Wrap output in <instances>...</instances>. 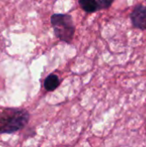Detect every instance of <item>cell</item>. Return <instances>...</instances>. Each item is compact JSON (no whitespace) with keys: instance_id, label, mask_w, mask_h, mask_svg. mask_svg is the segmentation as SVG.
<instances>
[{"instance_id":"cell-1","label":"cell","mask_w":146,"mask_h":147,"mask_svg":"<svg viewBox=\"0 0 146 147\" xmlns=\"http://www.w3.org/2000/svg\"><path fill=\"white\" fill-rule=\"evenodd\" d=\"M30 119L28 110L18 108H4L0 112V134H10L24 128Z\"/></svg>"},{"instance_id":"cell-2","label":"cell","mask_w":146,"mask_h":147,"mask_svg":"<svg viewBox=\"0 0 146 147\" xmlns=\"http://www.w3.org/2000/svg\"><path fill=\"white\" fill-rule=\"evenodd\" d=\"M51 24L55 36L59 40L67 44L72 42L76 32V27L71 15L53 14L51 16Z\"/></svg>"},{"instance_id":"cell-4","label":"cell","mask_w":146,"mask_h":147,"mask_svg":"<svg viewBox=\"0 0 146 147\" xmlns=\"http://www.w3.org/2000/svg\"><path fill=\"white\" fill-rule=\"evenodd\" d=\"M60 84V80L58 75L52 73L49 74L44 80V88L46 91L55 90Z\"/></svg>"},{"instance_id":"cell-3","label":"cell","mask_w":146,"mask_h":147,"mask_svg":"<svg viewBox=\"0 0 146 147\" xmlns=\"http://www.w3.org/2000/svg\"><path fill=\"white\" fill-rule=\"evenodd\" d=\"M133 26L141 30H146V6L138 4L130 16Z\"/></svg>"},{"instance_id":"cell-5","label":"cell","mask_w":146,"mask_h":147,"mask_svg":"<svg viewBox=\"0 0 146 147\" xmlns=\"http://www.w3.org/2000/svg\"><path fill=\"white\" fill-rule=\"evenodd\" d=\"M78 3L82 9L87 13H94L100 10L96 0H78Z\"/></svg>"},{"instance_id":"cell-7","label":"cell","mask_w":146,"mask_h":147,"mask_svg":"<svg viewBox=\"0 0 146 147\" xmlns=\"http://www.w3.org/2000/svg\"><path fill=\"white\" fill-rule=\"evenodd\" d=\"M39 147H40V146H39Z\"/></svg>"},{"instance_id":"cell-6","label":"cell","mask_w":146,"mask_h":147,"mask_svg":"<svg viewBox=\"0 0 146 147\" xmlns=\"http://www.w3.org/2000/svg\"><path fill=\"white\" fill-rule=\"evenodd\" d=\"M98 6H99V9H108L109 8L114 0H96Z\"/></svg>"}]
</instances>
